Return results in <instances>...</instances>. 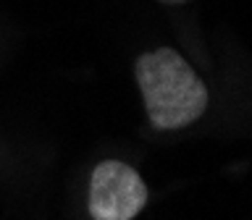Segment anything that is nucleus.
Masks as SVG:
<instances>
[{"label": "nucleus", "mask_w": 252, "mask_h": 220, "mask_svg": "<svg viewBox=\"0 0 252 220\" xmlns=\"http://www.w3.org/2000/svg\"><path fill=\"white\" fill-rule=\"evenodd\" d=\"M134 71L147 115L158 129H181L205 113L208 89L176 50L160 47L145 53Z\"/></svg>", "instance_id": "obj_1"}, {"label": "nucleus", "mask_w": 252, "mask_h": 220, "mask_svg": "<svg viewBox=\"0 0 252 220\" xmlns=\"http://www.w3.org/2000/svg\"><path fill=\"white\" fill-rule=\"evenodd\" d=\"M147 186L129 165L100 163L90 181V215L94 220H131L147 204Z\"/></svg>", "instance_id": "obj_2"}, {"label": "nucleus", "mask_w": 252, "mask_h": 220, "mask_svg": "<svg viewBox=\"0 0 252 220\" xmlns=\"http://www.w3.org/2000/svg\"><path fill=\"white\" fill-rule=\"evenodd\" d=\"M168 3H179V0H168Z\"/></svg>", "instance_id": "obj_3"}]
</instances>
